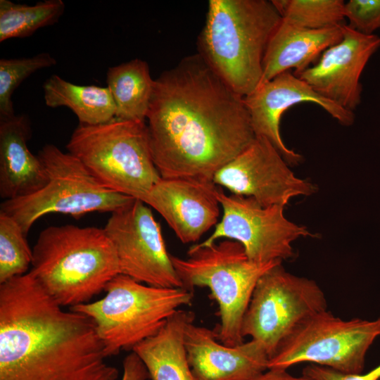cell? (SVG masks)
Instances as JSON below:
<instances>
[{"instance_id": "6da1fadb", "label": "cell", "mask_w": 380, "mask_h": 380, "mask_svg": "<svg viewBox=\"0 0 380 380\" xmlns=\"http://www.w3.org/2000/svg\"><path fill=\"white\" fill-rule=\"evenodd\" d=\"M146 123L162 178L213 181L255 138L243 98L198 53L155 80Z\"/></svg>"}, {"instance_id": "7a4b0ae2", "label": "cell", "mask_w": 380, "mask_h": 380, "mask_svg": "<svg viewBox=\"0 0 380 380\" xmlns=\"http://www.w3.org/2000/svg\"><path fill=\"white\" fill-rule=\"evenodd\" d=\"M93 322L30 272L0 284V380H118Z\"/></svg>"}, {"instance_id": "3957f363", "label": "cell", "mask_w": 380, "mask_h": 380, "mask_svg": "<svg viewBox=\"0 0 380 380\" xmlns=\"http://www.w3.org/2000/svg\"><path fill=\"white\" fill-rule=\"evenodd\" d=\"M282 17L268 0H210L198 54L236 94L259 86L269 42Z\"/></svg>"}, {"instance_id": "277c9868", "label": "cell", "mask_w": 380, "mask_h": 380, "mask_svg": "<svg viewBox=\"0 0 380 380\" xmlns=\"http://www.w3.org/2000/svg\"><path fill=\"white\" fill-rule=\"evenodd\" d=\"M29 272L52 299L70 308L89 303L120 274L104 229L72 224L40 232Z\"/></svg>"}, {"instance_id": "5b68a950", "label": "cell", "mask_w": 380, "mask_h": 380, "mask_svg": "<svg viewBox=\"0 0 380 380\" xmlns=\"http://www.w3.org/2000/svg\"><path fill=\"white\" fill-rule=\"evenodd\" d=\"M101 299L72 308L94 323L108 357L132 350L155 335L179 308L189 305L193 291L184 287L163 288L119 274Z\"/></svg>"}, {"instance_id": "8992f818", "label": "cell", "mask_w": 380, "mask_h": 380, "mask_svg": "<svg viewBox=\"0 0 380 380\" xmlns=\"http://www.w3.org/2000/svg\"><path fill=\"white\" fill-rule=\"evenodd\" d=\"M66 148L104 186L141 201L161 178L146 122L115 118L99 125L79 124Z\"/></svg>"}, {"instance_id": "52a82bcc", "label": "cell", "mask_w": 380, "mask_h": 380, "mask_svg": "<svg viewBox=\"0 0 380 380\" xmlns=\"http://www.w3.org/2000/svg\"><path fill=\"white\" fill-rule=\"evenodd\" d=\"M188 255L182 259L171 255L183 287L191 291L196 286L208 287L219 306L217 340L231 347L241 344V324L255 284L265 272L282 261L253 262L243 246L231 239L207 246L194 245Z\"/></svg>"}, {"instance_id": "ba28073f", "label": "cell", "mask_w": 380, "mask_h": 380, "mask_svg": "<svg viewBox=\"0 0 380 380\" xmlns=\"http://www.w3.org/2000/svg\"><path fill=\"white\" fill-rule=\"evenodd\" d=\"M37 156L46 172L45 185L32 194L1 204L0 212L15 220L26 234L47 214L78 218L94 212L112 213L135 199L104 186L76 157L53 144L44 146Z\"/></svg>"}, {"instance_id": "9c48e42d", "label": "cell", "mask_w": 380, "mask_h": 380, "mask_svg": "<svg viewBox=\"0 0 380 380\" xmlns=\"http://www.w3.org/2000/svg\"><path fill=\"white\" fill-rule=\"evenodd\" d=\"M327 310L324 293L314 280L292 274L279 263L258 280L241 335L259 342L270 360L303 324Z\"/></svg>"}, {"instance_id": "30bf717a", "label": "cell", "mask_w": 380, "mask_h": 380, "mask_svg": "<svg viewBox=\"0 0 380 380\" xmlns=\"http://www.w3.org/2000/svg\"><path fill=\"white\" fill-rule=\"evenodd\" d=\"M380 336V317L343 319L327 310L303 324L268 362V369H287L300 362L346 374L362 373L367 353Z\"/></svg>"}, {"instance_id": "8fae6325", "label": "cell", "mask_w": 380, "mask_h": 380, "mask_svg": "<svg viewBox=\"0 0 380 380\" xmlns=\"http://www.w3.org/2000/svg\"><path fill=\"white\" fill-rule=\"evenodd\" d=\"M217 197L223 210L220 222L200 246L223 238L240 243L249 260L265 264L293 258L292 243L300 237L314 236L304 226L289 220L284 206H262L252 197L227 195L217 188Z\"/></svg>"}, {"instance_id": "7c38bea8", "label": "cell", "mask_w": 380, "mask_h": 380, "mask_svg": "<svg viewBox=\"0 0 380 380\" xmlns=\"http://www.w3.org/2000/svg\"><path fill=\"white\" fill-rule=\"evenodd\" d=\"M110 214L103 229L115 250L120 274L149 286L183 287L151 208L134 199Z\"/></svg>"}, {"instance_id": "4fadbf2b", "label": "cell", "mask_w": 380, "mask_h": 380, "mask_svg": "<svg viewBox=\"0 0 380 380\" xmlns=\"http://www.w3.org/2000/svg\"><path fill=\"white\" fill-rule=\"evenodd\" d=\"M274 146L264 137L251 144L214 176L216 185L233 194L252 197L262 206L287 205L291 198L308 196L317 188L297 177Z\"/></svg>"}, {"instance_id": "5bb4252c", "label": "cell", "mask_w": 380, "mask_h": 380, "mask_svg": "<svg viewBox=\"0 0 380 380\" xmlns=\"http://www.w3.org/2000/svg\"><path fill=\"white\" fill-rule=\"evenodd\" d=\"M250 115L255 137L267 138L278 150L286 163L299 164L303 156L289 149L280 134L283 113L290 107L311 102L322 107L338 122L344 126L354 123V112L346 110L318 94L307 82L290 71L282 72L260 84L243 98Z\"/></svg>"}, {"instance_id": "9a60e30c", "label": "cell", "mask_w": 380, "mask_h": 380, "mask_svg": "<svg viewBox=\"0 0 380 380\" xmlns=\"http://www.w3.org/2000/svg\"><path fill=\"white\" fill-rule=\"evenodd\" d=\"M341 42L327 49L317 62L298 77L318 94L354 112L361 103V75L380 47V37L365 35L343 25Z\"/></svg>"}, {"instance_id": "2e32d148", "label": "cell", "mask_w": 380, "mask_h": 380, "mask_svg": "<svg viewBox=\"0 0 380 380\" xmlns=\"http://www.w3.org/2000/svg\"><path fill=\"white\" fill-rule=\"evenodd\" d=\"M217 190L213 181L161 177L142 201L164 218L181 242L188 243L217 224Z\"/></svg>"}, {"instance_id": "e0dca14e", "label": "cell", "mask_w": 380, "mask_h": 380, "mask_svg": "<svg viewBox=\"0 0 380 380\" xmlns=\"http://www.w3.org/2000/svg\"><path fill=\"white\" fill-rule=\"evenodd\" d=\"M184 344L190 367L197 380H251L268 369L269 356L258 341L251 340L227 346L214 331L189 322Z\"/></svg>"}, {"instance_id": "ac0fdd59", "label": "cell", "mask_w": 380, "mask_h": 380, "mask_svg": "<svg viewBox=\"0 0 380 380\" xmlns=\"http://www.w3.org/2000/svg\"><path fill=\"white\" fill-rule=\"evenodd\" d=\"M31 136L27 115L0 118V196L4 201L32 194L47 182L41 160L27 146Z\"/></svg>"}, {"instance_id": "d6986e66", "label": "cell", "mask_w": 380, "mask_h": 380, "mask_svg": "<svg viewBox=\"0 0 380 380\" xmlns=\"http://www.w3.org/2000/svg\"><path fill=\"white\" fill-rule=\"evenodd\" d=\"M343 27L310 30L281 20L267 46L260 84L291 69L298 76L315 65L327 49L341 41Z\"/></svg>"}, {"instance_id": "ffe728a7", "label": "cell", "mask_w": 380, "mask_h": 380, "mask_svg": "<svg viewBox=\"0 0 380 380\" xmlns=\"http://www.w3.org/2000/svg\"><path fill=\"white\" fill-rule=\"evenodd\" d=\"M194 319L193 313L179 309L155 335L132 350L145 365L151 380H197L184 344L185 327Z\"/></svg>"}, {"instance_id": "44dd1931", "label": "cell", "mask_w": 380, "mask_h": 380, "mask_svg": "<svg viewBox=\"0 0 380 380\" xmlns=\"http://www.w3.org/2000/svg\"><path fill=\"white\" fill-rule=\"evenodd\" d=\"M42 87L48 107L70 108L81 125L103 124L115 118V103L107 87L78 85L53 74Z\"/></svg>"}, {"instance_id": "7402d4cb", "label": "cell", "mask_w": 380, "mask_h": 380, "mask_svg": "<svg viewBox=\"0 0 380 380\" xmlns=\"http://www.w3.org/2000/svg\"><path fill=\"white\" fill-rule=\"evenodd\" d=\"M154 82L148 64L135 58L110 67L106 83L115 106V118L146 122Z\"/></svg>"}, {"instance_id": "603a6c76", "label": "cell", "mask_w": 380, "mask_h": 380, "mask_svg": "<svg viewBox=\"0 0 380 380\" xmlns=\"http://www.w3.org/2000/svg\"><path fill=\"white\" fill-rule=\"evenodd\" d=\"M65 9L62 0H44L31 6L0 0V42L28 37L41 28L54 25Z\"/></svg>"}, {"instance_id": "cb8c5ba5", "label": "cell", "mask_w": 380, "mask_h": 380, "mask_svg": "<svg viewBox=\"0 0 380 380\" xmlns=\"http://www.w3.org/2000/svg\"><path fill=\"white\" fill-rule=\"evenodd\" d=\"M282 20L310 30L341 26L346 19L342 0H272Z\"/></svg>"}, {"instance_id": "d4e9b609", "label": "cell", "mask_w": 380, "mask_h": 380, "mask_svg": "<svg viewBox=\"0 0 380 380\" xmlns=\"http://www.w3.org/2000/svg\"><path fill=\"white\" fill-rule=\"evenodd\" d=\"M26 236L15 220L0 212V284L27 273L32 249Z\"/></svg>"}, {"instance_id": "484cf974", "label": "cell", "mask_w": 380, "mask_h": 380, "mask_svg": "<svg viewBox=\"0 0 380 380\" xmlns=\"http://www.w3.org/2000/svg\"><path fill=\"white\" fill-rule=\"evenodd\" d=\"M57 61L49 53L31 57L0 59V118L15 115L12 95L18 86L35 72L56 65Z\"/></svg>"}, {"instance_id": "4316f807", "label": "cell", "mask_w": 380, "mask_h": 380, "mask_svg": "<svg viewBox=\"0 0 380 380\" xmlns=\"http://www.w3.org/2000/svg\"><path fill=\"white\" fill-rule=\"evenodd\" d=\"M344 12L348 26L361 34L372 35L380 28V0H350Z\"/></svg>"}, {"instance_id": "83f0119b", "label": "cell", "mask_w": 380, "mask_h": 380, "mask_svg": "<svg viewBox=\"0 0 380 380\" xmlns=\"http://www.w3.org/2000/svg\"><path fill=\"white\" fill-rule=\"evenodd\" d=\"M302 374L314 380H379L380 364L365 374H346L327 367L310 364L303 369Z\"/></svg>"}, {"instance_id": "f1b7e54d", "label": "cell", "mask_w": 380, "mask_h": 380, "mask_svg": "<svg viewBox=\"0 0 380 380\" xmlns=\"http://www.w3.org/2000/svg\"><path fill=\"white\" fill-rule=\"evenodd\" d=\"M121 380H148V372L138 355L132 351L123 360Z\"/></svg>"}, {"instance_id": "f546056e", "label": "cell", "mask_w": 380, "mask_h": 380, "mask_svg": "<svg viewBox=\"0 0 380 380\" xmlns=\"http://www.w3.org/2000/svg\"><path fill=\"white\" fill-rule=\"evenodd\" d=\"M251 380H314L311 378L301 376H295L286 372V369H268Z\"/></svg>"}]
</instances>
